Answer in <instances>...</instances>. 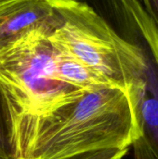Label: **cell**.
Wrapping results in <instances>:
<instances>
[{
  "label": "cell",
  "instance_id": "4",
  "mask_svg": "<svg viewBox=\"0 0 158 159\" xmlns=\"http://www.w3.org/2000/svg\"><path fill=\"white\" fill-rule=\"evenodd\" d=\"M146 66L128 88L139 128L133 143L134 159H158V37L145 36L137 42Z\"/></svg>",
  "mask_w": 158,
  "mask_h": 159
},
{
  "label": "cell",
  "instance_id": "10",
  "mask_svg": "<svg viewBox=\"0 0 158 159\" xmlns=\"http://www.w3.org/2000/svg\"><path fill=\"white\" fill-rule=\"evenodd\" d=\"M5 1H7V0H0V4H2V3L5 2Z\"/></svg>",
  "mask_w": 158,
  "mask_h": 159
},
{
  "label": "cell",
  "instance_id": "5",
  "mask_svg": "<svg viewBox=\"0 0 158 159\" xmlns=\"http://www.w3.org/2000/svg\"><path fill=\"white\" fill-rule=\"evenodd\" d=\"M58 22L49 0H7L0 4V50L34 31L54 29Z\"/></svg>",
  "mask_w": 158,
  "mask_h": 159
},
{
  "label": "cell",
  "instance_id": "7",
  "mask_svg": "<svg viewBox=\"0 0 158 159\" xmlns=\"http://www.w3.org/2000/svg\"><path fill=\"white\" fill-rule=\"evenodd\" d=\"M0 159H20L16 129V113L0 83Z\"/></svg>",
  "mask_w": 158,
  "mask_h": 159
},
{
  "label": "cell",
  "instance_id": "3",
  "mask_svg": "<svg viewBox=\"0 0 158 159\" xmlns=\"http://www.w3.org/2000/svg\"><path fill=\"white\" fill-rule=\"evenodd\" d=\"M53 30L34 31L0 50V83L16 116L47 114L88 91L61 77L58 49L49 38Z\"/></svg>",
  "mask_w": 158,
  "mask_h": 159
},
{
  "label": "cell",
  "instance_id": "9",
  "mask_svg": "<svg viewBox=\"0 0 158 159\" xmlns=\"http://www.w3.org/2000/svg\"><path fill=\"white\" fill-rule=\"evenodd\" d=\"M146 13L158 30V0H140Z\"/></svg>",
  "mask_w": 158,
  "mask_h": 159
},
{
  "label": "cell",
  "instance_id": "8",
  "mask_svg": "<svg viewBox=\"0 0 158 159\" xmlns=\"http://www.w3.org/2000/svg\"><path fill=\"white\" fill-rule=\"evenodd\" d=\"M130 148L127 149H105L101 151L89 152L71 157L62 159H123Z\"/></svg>",
  "mask_w": 158,
  "mask_h": 159
},
{
  "label": "cell",
  "instance_id": "6",
  "mask_svg": "<svg viewBox=\"0 0 158 159\" xmlns=\"http://www.w3.org/2000/svg\"><path fill=\"white\" fill-rule=\"evenodd\" d=\"M57 49L59 74L68 84L83 90H94L106 87L116 88L76 58L59 49L58 48Z\"/></svg>",
  "mask_w": 158,
  "mask_h": 159
},
{
  "label": "cell",
  "instance_id": "2",
  "mask_svg": "<svg viewBox=\"0 0 158 159\" xmlns=\"http://www.w3.org/2000/svg\"><path fill=\"white\" fill-rule=\"evenodd\" d=\"M49 2L59 16L49 34L53 45L127 91L145 69L146 61L139 48L124 39L86 1Z\"/></svg>",
  "mask_w": 158,
  "mask_h": 159
},
{
  "label": "cell",
  "instance_id": "1",
  "mask_svg": "<svg viewBox=\"0 0 158 159\" xmlns=\"http://www.w3.org/2000/svg\"><path fill=\"white\" fill-rule=\"evenodd\" d=\"M20 159H62L131 148L139 128L128 92L106 87L85 91L41 116H16Z\"/></svg>",
  "mask_w": 158,
  "mask_h": 159
}]
</instances>
